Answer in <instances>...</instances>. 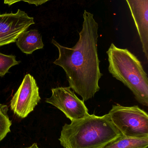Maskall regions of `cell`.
Returning <instances> with one entry per match:
<instances>
[{
	"label": "cell",
	"instance_id": "11",
	"mask_svg": "<svg viewBox=\"0 0 148 148\" xmlns=\"http://www.w3.org/2000/svg\"><path fill=\"white\" fill-rule=\"evenodd\" d=\"M7 105L0 103V142L10 132L12 122L10 120Z\"/></svg>",
	"mask_w": 148,
	"mask_h": 148
},
{
	"label": "cell",
	"instance_id": "12",
	"mask_svg": "<svg viewBox=\"0 0 148 148\" xmlns=\"http://www.w3.org/2000/svg\"><path fill=\"white\" fill-rule=\"evenodd\" d=\"M20 63L21 61L16 60L15 56L7 55L0 53V77L4 76L8 73L10 68Z\"/></svg>",
	"mask_w": 148,
	"mask_h": 148
},
{
	"label": "cell",
	"instance_id": "8",
	"mask_svg": "<svg viewBox=\"0 0 148 148\" xmlns=\"http://www.w3.org/2000/svg\"><path fill=\"white\" fill-rule=\"evenodd\" d=\"M135 23L142 51L148 60V0H126Z\"/></svg>",
	"mask_w": 148,
	"mask_h": 148
},
{
	"label": "cell",
	"instance_id": "1",
	"mask_svg": "<svg viewBox=\"0 0 148 148\" xmlns=\"http://www.w3.org/2000/svg\"><path fill=\"white\" fill-rule=\"evenodd\" d=\"M83 19L80 38L73 47L62 46L54 39L52 43L59 53L54 64L63 69L69 87L84 102L93 98L100 90L99 82L103 74L97 53L99 25L94 14L86 10Z\"/></svg>",
	"mask_w": 148,
	"mask_h": 148
},
{
	"label": "cell",
	"instance_id": "10",
	"mask_svg": "<svg viewBox=\"0 0 148 148\" xmlns=\"http://www.w3.org/2000/svg\"><path fill=\"white\" fill-rule=\"evenodd\" d=\"M148 137L137 138L121 136L104 148H147Z\"/></svg>",
	"mask_w": 148,
	"mask_h": 148
},
{
	"label": "cell",
	"instance_id": "14",
	"mask_svg": "<svg viewBox=\"0 0 148 148\" xmlns=\"http://www.w3.org/2000/svg\"><path fill=\"white\" fill-rule=\"evenodd\" d=\"M21 1V0H3L4 3L8 4L9 6Z\"/></svg>",
	"mask_w": 148,
	"mask_h": 148
},
{
	"label": "cell",
	"instance_id": "13",
	"mask_svg": "<svg viewBox=\"0 0 148 148\" xmlns=\"http://www.w3.org/2000/svg\"><path fill=\"white\" fill-rule=\"evenodd\" d=\"M49 1L50 0H21V1L26 2L29 4H34L36 6L41 5Z\"/></svg>",
	"mask_w": 148,
	"mask_h": 148
},
{
	"label": "cell",
	"instance_id": "6",
	"mask_svg": "<svg viewBox=\"0 0 148 148\" xmlns=\"http://www.w3.org/2000/svg\"><path fill=\"white\" fill-rule=\"evenodd\" d=\"M39 90L34 77L27 74L10 101V109L16 115L23 119L34 110L41 100Z\"/></svg>",
	"mask_w": 148,
	"mask_h": 148
},
{
	"label": "cell",
	"instance_id": "9",
	"mask_svg": "<svg viewBox=\"0 0 148 148\" xmlns=\"http://www.w3.org/2000/svg\"><path fill=\"white\" fill-rule=\"evenodd\" d=\"M17 46L26 54H31L34 51L44 47L41 36L37 29L26 30L17 40Z\"/></svg>",
	"mask_w": 148,
	"mask_h": 148
},
{
	"label": "cell",
	"instance_id": "4",
	"mask_svg": "<svg viewBox=\"0 0 148 148\" xmlns=\"http://www.w3.org/2000/svg\"><path fill=\"white\" fill-rule=\"evenodd\" d=\"M110 120L122 136L148 137V115L137 105L125 107L113 105L109 114Z\"/></svg>",
	"mask_w": 148,
	"mask_h": 148
},
{
	"label": "cell",
	"instance_id": "7",
	"mask_svg": "<svg viewBox=\"0 0 148 148\" xmlns=\"http://www.w3.org/2000/svg\"><path fill=\"white\" fill-rule=\"evenodd\" d=\"M34 23L33 17L20 9L16 13L0 14V47L16 42L18 37Z\"/></svg>",
	"mask_w": 148,
	"mask_h": 148
},
{
	"label": "cell",
	"instance_id": "2",
	"mask_svg": "<svg viewBox=\"0 0 148 148\" xmlns=\"http://www.w3.org/2000/svg\"><path fill=\"white\" fill-rule=\"evenodd\" d=\"M121 136L108 114L102 116L89 114L66 123L59 140L64 148H104Z\"/></svg>",
	"mask_w": 148,
	"mask_h": 148
},
{
	"label": "cell",
	"instance_id": "3",
	"mask_svg": "<svg viewBox=\"0 0 148 148\" xmlns=\"http://www.w3.org/2000/svg\"><path fill=\"white\" fill-rule=\"evenodd\" d=\"M109 71L134 95L138 102L148 106V78L139 59L127 49L119 48L112 43L107 52Z\"/></svg>",
	"mask_w": 148,
	"mask_h": 148
},
{
	"label": "cell",
	"instance_id": "5",
	"mask_svg": "<svg viewBox=\"0 0 148 148\" xmlns=\"http://www.w3.org/2000/svg\"><path fill=\"white\" fill-rule=\"evenodd\" d=\"M52 95L45 102L63 112L71 121L85 118L89 114L83 100H80L70 87H57L51 89Z\"/></svg>",
	"mask_w": 148,
	"mask_h": 148
},
{
	"label": "cell",
	"instance_id": "15",
	"mask_svg": "<svg viewBox=\"0 0 148 148\" xmlns=\"http://www.w3.org/2000/svg\"><path fill=\"white\" fill-rule=\"evenodd\" d=\"M24 148H40L39 147L37 146V144L36 143H34V144H32L31 146L30 147H26Z\"/></svg>",
	"mask_w": 148,
	"mask_h": 148
}]
</instances>
